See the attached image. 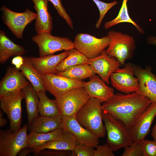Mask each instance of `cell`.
<instances>
[{
	"instance_id": "6da1fadb",
	"label": "cell",
	"mask_w": 156,
	"mask_h": 156,
	"mask_svg": "<svg viewBox=\"0 0 156 156\" xmlns=\"http://www.w3.org/2000/svg\"><path fill=\"white\" fill-rule=\"evenodd\" d=\"M152 101L136 92L128 94L118 93L102 105L103 110L130 128Z\"/></svg>"
},
{
	"instance_id": "7a4b0ae2",
	"label": "cell",
	"mask_w": 156,
	"mask_h": 156,
	"mask_svg": "<svg viewBox=\"0 0 156 156\" xmlns=\"http://www.w3.org/2000/svg\"><path fill=\"white\" fill-rule=\"evenodd\" d=\"M102 103L97 99L90 97L76 116L77 120L81 126L99 138L104 137L106 133L102 121Z\"/></svg>"
},
{
	"instance_id": "3957f363",
	"label": "cell",
	"mask_w": 156,
	"mask_h": 156,
	"mask_svg": "<svg viewBox=\"0 0 156 156\" xmlns=\"http://www.w3.org/2000/svg\"><path fill=\"white\" fill-rule=\"evenodd\" d=\"M102 113L107 135V143L113 151L133 142L128 129L122 122L103 110Z\"/></svg>"
},
{
	"instance_id": "277c9868",
	"label": "cell",
	"mask_w": 156,
	"mask_h": 156,
	"mask_svg": "<svg viewBox=\"0 0 156 156\" xmlns=\"http://www.w3.org/2000/svg\"><path fill=\"white\" fill-rule=\"evenodd\" d=\"M109 39L106 50L110 56L116 58L120 65H124L125 60L132 55L135 48V42L132 36L127 34L111 30L107 34Z\"/></svg>"
},
{
	"instance_id": "5b68a950",
	"label": "cell",
	"mask_w": 156,
	"mask_h": 156,
	"mask_svg": "<svg viewBox=\"0 0 156 156\" xmlns=\"http://www.w3.org/2000/svg\"><path fill=\"white\" fill-rule=\"evenodd\" d=\"M25 124L18 130H0V156H16L22 149L28 147L27 131Z\"/></svg>"
},
{
	"instance_id": "8992f818",
	"label": "cell",
	"mask_w": 156,
	"mask_h": 156,
	"mask_svg": "<svg viewBox=\"0 0 156 156\" xmlns=\"http://www.w3.org/2000/svg\"><path fill=\"white\" fill-rule=\"evenodd\" d=\"M84 87L73 89L55 98L62 117L75 116L90 98Z\"/></svg>"
},
{
	"instance_id": "52a82bcc",
	"label": "cell",
	"mask_w": 156,
	"mask_h": 156,
	"mask_svg": "<svg viewBox=\"0 0 156 156\" xmlns=\"http://www.w3.org/2000/svg\"><path fill=\"white\" fill-rule=\"evenodd\" d=\"M39 49L40 57L53 55L62 50L69 51L75 48L74 42L69 38L54 36L43 32L32 37Z\"/></svg>"
},
{
	"instance_id": "ba28073f",
	"label": "cell",
	"mask_w": 156,
	"mask_h": 156,
	"mask_svg": "<svg viewBox=\"0 0 156 156\" xmlns=\"http://www.w3.org/2000/svg\"><path fill=\"white\" fill-rule=\"evenodd\" d=\"M24 99L22 90L10 92L0 97L1 109L7 115L10 129L14 131L21 128L22 121L21 103Z\"/></svg>"
},
{
	"instance_id": "9c48e42d",
	"label": "cell",
	"mask_w": 156,
	"mask_h": 156,
	"mask_svg": "<svg viewBox=\"0 0 156 156\" xmlns=\"http://www.w3.org/2000/svg\"><path fill=\"white\" fill-rule=\"evenodd\" d=\"M3 22L18 38L23 37L24 30L29 24L37 17V14L28 8L23 12L13 11L5 6L1 8Z\"/></svg>"
},
{
	"instance_id": "30bf717a",
	"label": "cell",
	"mask_w": 156,
	"mask_h": 156,
	"mask_svg": "<svg viewBox=\"0 0 156 156\" xmlns=\"http://www.w3.org/2000/svg\"><path fill=\"white\" fill-rule=\"evenodd\" d=\"M40 76L46 90L55 98L62 96L73 89L84 87L82 80L70 79L54 74L42 75Z\"/></svg>"
},
{
	"instance_id": "8fae6325",
	"label": "cell",
	"mask_w": 156,
	"mask_h": 156,
	"mask_svg": "<svg viewBox=\"0 0 156 156\" xmlns=\"http://www.w3.org/2000/svg\"><path fill=\"white\" fill-rule=\"evenodd\" d=\"M109 39L107 36L98 38L92 35L79 33L73 42L75 48L89 59L99 55L107 48Z\"/></svg>"
},
{
	"instance_id": "7c38bea8",
	"label": "cell",
	"mask_w": 156,
	"mask_h": 156,
	"mask_svg": "<svg viewBox=\"0 0 156 156\" xmlns=\"http://www.w3.org/2000/svg\"><path fill=\"white\" fill-rule=\"evenodd\" d=\"M134 76L133 66L128 63L112 73L110 79L113 87L121 92L128 94L136 92L139 89V81Z\"/></svg>"
},
{
	"instance_id": "4fadbf2b",
	"label": "cell",
	"mask_w": 156,
	"mask_h": 156,
	"mask_svg": "<svg viewBox=\"0 0 156 156\" xmlns=\"http://www.w3.org/2000/svg\"><path fill=\"white\" fill-rule=\"evenodd\" d=\"M61 127L72 133L79 144H85L93 148L99 144V138L90 130L81 126L75 116L62 117Z\"/></svg>"
},
{
	"instance_id": "5bb4252c",
	"label": "cell",
	"mask_w": 156,
	"mask_h": 156,
	"mask_svg": "<svg viewBox=\"0 0 156 156\" xmlns=\"http://www.w3.org/2000/svg\"><path fill=\"white\" fill-rule=\"evenodd\" d=\"M156 115V102H152L128 129L133 142L140 143L148 134Z\"/></svg>"
},
{
	"instance_id": "9a60e30c",
	"label": "cell",
	"mask_w": 156,
	"mask_h": 156,
	"mask_svg": "<svg viewBox=\"0 0 156 156\" xmlns=\"http://www.w3.org/2000/svg\"><path fill=\"white\" fill-rule=\"evenodd\" d=\"M133 70L139 81V88L136 92L147 97L152 102H156V76L152 72L151 67L144 69L133 66Z\"/></svg>"
},
{
	"instance_id": "2e32d148",
	"label": "cell",
	"mask_w": 156,
	"mask_h": 156,
	"mask_svg": "<svg viewBox=\"0 0 156 156\" xmlns=\"http://www.w3.org/2000/svg\"><path fill=\"white\" fill-rule=\"evenodd\" d=\"M89 65L96 74L99 75L107 85L109 83L111 74L119 68L120 65L117 59L109 55L105 49L97 56L89 59Z\"/></svg>"
},
{
	"instance_id": "e0dca14e",
	"label": "cell",
	"mask_w": 156,
	"mask_h": 156,
	"mask_svg": "<svg viewBox=\"0 0 156 156\" xmlns=\"http://www.w3.org/2000/svg\"><path fill=\"white\" fill-rule=\"evenodd\" d=\"M28 80L19 69L9 66L0 82V97L10 92L22 90L30 83Z\"/></svg>"
},
{
	"instance_id": "ac0fdd59",
	"label": "cell",
	"mask_w": 156,
	"mask_h": 156,
	"mask_svg": "<svg viewBox=\"0 0 156 156\" xmlns=\"http://www.w3.org/2000/svg\"><path fill=\"white\" fill-rule=\"evenodd\" d=\"M83 81L84 87L90 97L97 99L102 103L109 100L114 94L113 88L107 85L98 75L95 74L88 81Z\"/></svg>"
},
{
	"instance_id": "d6986e66",
	"label": "cell",
	"mask_w": 156,
	"mask_h": 156,
	"mask_svg": "<svg viewBox=\"0 0 156 156\" xmlns=\"http://www.w3.org/2000/svg\"><path fill=\"white\" fill-rule=\"evenodd\" d=\"M69 51H65L59 54L51 55L39 57H30L32 65L40 75L57 74L56 68L58 64L67 57Z\"/></svg>"
},
{
	"instance_id": "ffe728a7",
	"label": "cell",
	"mask_w": 156,
	"mask_h": 156,
	"mask_svg": "<svg viewBox=\"0 0 156 156\" xmlns=\"http://www.w3.org/2000/svg\"><path fill=\"white\" fill-rule=\"evenodd\" d=\"M37 14L35 23L37 34L45 32L51 34L53 28L52 20L48 9V0H31Z\"/></svg>"
},
{
	"instance_id": "44dd1931",
	"label": "cell",
	"mask_w": 156,
	"mask_h": 156,
	"mask_svg": "<svg viewBox=\"0 0 156 156\" xmlns=\"http://www.w3.org/2000/svg\"><path fill=\"white\" fill-rule=\"evenodd\" d=\"M78 144L72 133L63 129L62 133L57 139L35 148L33 149V152L36 155L40 151L46 149L72 151L76 145Z\"/></svg>"
},
{
	"instance_id": "7402d4cb",
	"label": "cell",
	"mask_w": 156,
	"mask_h": 156,
	"mask_svg": "<svg viewBox=\"0 0 156 156\" xmlns=\"http://www.w3.org/2000/svg\"><path fill=\"white\" fill-rule=\"evenodd\" d=\"M26 50L23 46L12 42L5 33L0 30V63L3 64L10 57L24 54Z\"/></svg>"
},
{
	"instance_id": "603a6c76",
	"label": "cell",
	"mask_w": 156,
	"mask_h": 156,
	"mask_svg": "<svg viewBox=\"0 0 156 156\" xmlns=\"http://www.w3.org/2000/svg\"><path fill=\"white\" fill-rule=\"evenodd\" d=\"M61 116L51 117L40 115L29 125V131L38 133H47L62 128Z\"/></svg>"
},
{
	"instance_id": "cb8c5ba5",
	"label": "cell",
	"mask_w": 156,
	"mask_h": 156,
	"mask_svg": "<svg viewBox=\"0 0 156 156\" xmlns=\"http://www.w3.org/2000/svg\"><path fill=\"white\" fill-rule=\"evenodd\" d=\"M26 106L28 123L30 125L39 116L38 105L39 99L38 94L31 83L22 90Z\"/></svg>"
},
{
	"instance_id": "d4e9b609",
	"label": "cell",
	"mask_w": 156,
	"mask_h": 156,
	"mask_svg": "<svg viewBox=\"0 0 156 156\" xmlns=\"http://www.w3.org/2000/svg\"><path fill=\"white\" fill-rule=\"evenodd\" d=\"M23 63L19 70L31 83L38 94L41 91H46L39 74L34 68L30 57H23Z\"/></svg>"
},
{
	"instance_id": "484cf974",
	"label": "cell",
	"mask_w": 156,
	"mask_h": 156,
	"mask_svg": "<svg viewBox=\"0 0 156 156\" xmlns=\"http://www.w3.org/2000/svg\"><path fill=\"white\" fill-rule=\"evenodd\" d=\"M46 92L41 91L38 94L39 99L38 111L40 115L51 117L61 116L56 100L48 98Z\"/></svg>"
},
{
	"instance_id": "4316f807",
	"label": "cell",
	"mask_w": 156,
	"mask_h": 156,
	"mask_svg": "<svg viewBox=\"0 0 156 156\" xmlns=\"http://www.w3.org/2000/svg\"><path fill=\"white\" fill-rule=\"evenodd\" d=\"M63 130V129L60 128L47 133L30 132L27 137L28 147L33 149L55 140L60 135Z\"/></svg>"
},
{
	"instance_id": "83f0119b",
	"label": "cell",
	"mask_w": 156,
	"mask_h": 156,
	"mask_svg": "<svg viewBox=\"0 0 156 156\" xmlns=\"http://www.w3.org/2000/svg\"><path fill=\"white\" fill-rule=\"evenodd\" d=\"M96 74L89 64H81L71 67L56 74L71 79L82 80Z\"/></svg>"
},
{
	"instance_id": "f1b7e54d",
	"label": "cell",
	"mask_w": 156,
	"mask_h": 156,
	"mask_svg": "<svg viewBox=\"0 0 156 156\" xmlns=\"http://www.w3.org/2000/svg\"><path fill=\"white\" fill-rule=\"evenodd\" d=\"M68 56L57 65V72L63 71L67 68L77 65L89 64V59L75 48L69 51Z\"/></svg>"
},
{
	"instance_id": "f546056e",
	"label": "cell",
	"mask_w": 156,
	"mask_h": 156,
	"mask_svg": "<svg viewBox=\"0 0 156 156\" xmlns=\"http://www.w3.org/2000/svg\"><path fill=\"white\" fill-rule=\"evenodd\" d=\"M128 0H123L117 16L112 20L106 22L104 24V27L106 29H107L120 23H128L133 25L140 34H144V31L143 29L133 21L130 16L127 3Z\"/></svg>"
},
{
	"instance_id": "4dcf8cb0",
	"label": "cell",
	"mask_w": 156,
	"mask_h": 156,
	"mask_svg": "<svg viewBox=\"0 0 156 156\" xmlns=\"http://www.w3.org/2000/svg\"><path fill=\"white\" fill-rule=\"evenodd\" d=\"M97 6L99 12V18L96 23V29L99 28L102 20L107 12L114 6L118 4L114 1L110 3H105L99 0H92Z\"/></svg>"
},
{
	"instance_id": "1f68e13d",
	"label": "cell",
	"mask_w": 156,
	"mask_h": 156,
	"mask_svg": "<svg viewBox=\"0 0 156 156\" xmlns=\"http://www.w3.org/2000/svg\"><path fill=\"white\" fill-rule=\"evenodd\" d=\"M48 0L53 4L58 15L65 20L70 28L73 29V24L71 19L66 11L60 0Z\"/></svg>"
},
{
	"instance_id": "d6a6232c",
	"label": "cell",
	"mask_w": 156,
	"mask_h": 156,
	"mask_svg": "<svg viewBox=\"0 0 156 156\" xmlns=\"http://www.w3.org/2000/svg\"><path fill=\"white\" fill-rule=\"evenodd\" d=\"M143 156H156V141L142 140L140 142Z\"/></svg>"
},
{
	"instance_id": "836d02e7",
	"label": "cell",
	"mask_w": 156,
	"mask_h": 156,
	"mask_svg": "<svg viewBox=\"0 0 156 156\" xmlns=\"http://www.w3.org/2000/svg\"><path fill=\"white\" fill-rule=\"evenodd\" d=\"M94 150L88 146L80 144H77L72 151L73 156H94Z\"/></svg>"
},
{
	"instance_id": "e575fe53",
	"label": "cell",
	"mask_w": 156,
	"mask_h": 156,
	"mask_svg": "<svg viewBox=\"0 0 156 156\" xmlns=\"http://www.w3.org/2000/svg\"><path fill=\"white\" fill-rule=\"evenodd\" d=\"M125 148L122 156H143L140 143L133 142L130 146Z\"/></svg>"
},
{
	"instance_id": "d590c367",
	"label": "cell",
	"mask_w": 156,
	"mask_h": 156,
	"mask_svg": "<svg viewBox=\"0 0 156 156\" xmlns=\"http://www.w3.org/2000/svg\"><path fill=\"white\" fill-rule=\"evenodd\" d=\"M36 155L42 156H73L71 151L59 150L49 149H43Z\"/></svg>"
},
{
	"instance_id": "8d00e7d4",
	"label": "cell",
	"mask_w": 156,
	"mask_h": 156,
	"mask_svg": "<svg viewBox=\"0 0 156 156\" xmlns=\"http://www.w3.org/2000/svg\"><path fill=\"white\" fill-rule=\"evenodd\" d=\"M94 150V156H114L113 151L107 143L103 145H98Z\"/></svg>"
},
{
	"instance_id": "74e56055",
	"label": "cell",
	"mask_w": 156,
	"mask_h": 156,
	"mask_svg": "<svg viewBox=\"0 0 156 156\" xmlns=\"http://www.w3.org/2000/svg\"><path fill=\"white\" fill-rule=\"evenodd\" d=\"M23 58L21 56H17L14 57L11 63L18 69L23 63Z\"/></svg>"
},
{
	"instance_id": "f35d334b",
	"label": "cell",
	"mask_w": 156,
	"mask_h": 156,
	"mask_svg": "<svg viewBox=\"0 0 156 156\" xmlns=\"http://www.w3.org/2000/svg\"><path fill=\"white\" fill-rule=\"evenodd\" d=\"M33 152V149L27 147L22 149L18 154V156H25Z\"/></svg>"
},
{
	"instance_id": "ab89813d",
	"label": "cell",
	"mask_w": 156,
	"mask_h": 156,
	"mask_svg": "<svg viewBox=\"0 0 156 156\" xmlns=\"http://www.w3.org/2000/svg\"><path fill=\"white\" fill-rule=\"evenodd\" d=\"M3 113L2 109H0V127H2L5 125L7 122L6 120L3 118Z\"/></svg>"
},
{
	"instance_id": "60d3db41",
	"label": "cell",
	"mask_w": 156,
	"mask_h": 156,
	"mask_svg": "<svg viewBox=\"0 0 156 156\" xmlns=\"http://www.w3.org/2000/svg\"><path fill=\"white\" fill-rule=\"evenodd\" d=\"M147 42L148 44L156 46V37L152 36H149L147 39Z\"/></svg>"
},
{
	"instance_id": "b9f144b4",
	"label": "cell",
	"mask_w": 156,
	"mask_h": 156,
	"mask_svg": "<svg viewBox=\"0 0 156 156\" xmlns=\"http://www.w3.org/2000/svg\"><path fill=\"white\" fill-rule=\"evenodd\" d=\"M151 135L154 140L156 141V122L152 130Z\"/></svg>"
}]
</instances>
